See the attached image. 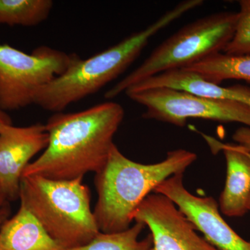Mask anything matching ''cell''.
Listing matches in <instances>:
<instances>
[{
  "label": "cell",
  "mask_w": 250,
  "mask_h": 250,
  "mask_svg": "<svg viewBox=\"0 0 250 250\" xmlns=\"http://www.w3.org/2000/svg\"><path fill=\"white\" fill-rule=\"evenodd\" d=\"M133 220L150 230V250H219L200 236L193 223L162 194L148 195L135 210Z\"/></svg>",
  "instance_id": "ba28073f"
},
{
  "label": "cell",
  "mask_w": 250,
  "mask_h": 250,
  "mask_svg": "<svg viewBox=\"0 0 250 250\" xmlns=\"http://www.w3.org/2000/svg\"><path fill=\"white\" fill-rule=\"evenodd\" d=\"M232 139L238 146L247 152H250V128L248 126H241L233 133Z\"/></svg>",
  "instance_id": "ac0fdd59"
},
{
  "label": "cell",
  "mask_w": 250,
  "mask_h": 250,
  "mask_svg": "<svg viewBox=\"0 0 250 250\" xmlns=\"http://www.w3.org/2000/svg\"><path fill=\"white\" fill-rule=\"evenodd\" d=\"M183 69L195 72L215 84L220 85L224 81L230 80H243L250 83L249 55H228L220 52Z\"/></svg>",
  "instance_id": "5bb4252c"
},
{
  "label": "cell",
  "mask_w": 250,
  "mask_h": 250,
  "mask_svg": "<svg viewBox=\"0 0 250 250\" xmlns=\"http://www.w3.org/2000/svg\"><path fill=\"white\" fill-rule=\"evenodd\" d=\"M145 227L143 223H136L119 232H100L88 244L66 250H150L153 246L150 233L142 241L138 240Z\"/></svg>",
  "instance_id": "2e32d148"
},
{
  "label": "cell",
  "mask_w": 250,
  "mask_h": 250,
  "mask_svg": "<svg viewBox=\"0 0 250 250\" xmlns=\"http://www.w3.org/2000/svg\"><path fill=\"white\" fill-rule=\"evenodd\" d=\"M0 250H65L21 204L14 216L0 227Z\"/></svg>",
  "instance_id": "4fadbf2b"
},
{
  "label": "cell",
  "mask_w": 250,
  "mask_h": 250,
  "mask_svg": "<svg viewBox=\"0 0 250 250\" xmlns=\"http://www.w3.org/2000/svg\"><path fill=\"white\" fill-rule=\"evenodd\" d=\"M249 153H250V152H249Z\"/></svg>",
  "instance_id": "7402d4cb"
},
{
  "label": "cell",
  "mask_w": 250,
  "mask_h": 250,
  "mask_svg": "<svg viewBox=\"0 0 250 250\" xmlns=\"http://www.w3.org/2000/svg\"><path fill=\"white\" fill-rule=\"evenodd\" d=\"M7 198L5 196L4 192L0 187V226L1 225L3 220H4L6 215V201Z\"/></svg>",
  "instance_id": "d6986e66"
},
{
  "label": "cell",
  "mask_w": 250,
  "mask_h": 250,
  "mask_svg": "<svg viewBox=\"0 0 250 250\" xmlns=\"http://www.w3.org/2000/svg\"><path fill=\"white\" fill-rule=\"evenodd\" d=\"M203 3L202 0L182 1L146 29L116 45L86 59L77 55L66 71L37 92L34 104L45 111L59 113L71 104L97 93L136 61L153 36Z\"/></svg>",
  "instance_id": "3957f363"
},
{
  "label": "cell",
  "mask_w": 250,
  "mask_h": 250,
  "mask_svg": "<svg viewBox=\"0 0 250 250\" xmlns=\"http://www.w3.org/2000/svg\"><path fill=\"white\" fill-rule=\"evenodd\" d=\"M124 117V108L113 102L76 113H54L45 125L47 147L26 167L22 177L72 180L98 173L108 160Z\"/></svg>",
  "instance_id": "6da1fadb"
},
{
  "label": "cell",
  "mask_w": 250,
  "mask_h": 250,
  "mask_svg": "<svg viewBox=\"0 0 250 250\" xmlns=\"http://www.w3.org/2000/svg\"><path fill=\"white\" fill-rule=\"evenodd\" d=\"M19 198L65 250L84 246L100 232L91 209L90 190L83 178L22 177Z\"/></svg>",
  "instance_id": "277c9868"
},
{
  "label": "cell",
  "mask_w": 250,
  "mask_h": 250,
  "mask_svg": "<svg viewBox=\"0 0 250 250\" xmlns=\"http://www.w3.org/2000/svg\"><path fill=\"white\" fill-rule=\"evenodd\" d=\"M12 125V120L6 111L0 108V130L5 125Z\"/></svg>",
  "instance_id": "ffe728a7"
},
{
  "label": "cell",
  "mask_w": 250,
  "mask_h": 250,
  "mask_svg": "<svg viewBox=\"0 0 250 250\" xmlns=\"http://www.w3.org/2000/svg\"><path fill=\"white\" fill-rule=\"evenodd\" d=\"M248 210H250V197L249 202H248Z\"/></svg>",
  "instance_id": "44dd1931"
},
{
  "label": "cell",
  "mask_w": 250,
  "mask_h": 250,
  "mask_svg": "<svg viewBox=\"0 0 250 250\" xmlns=\"http://www.w3.org/2000/svg\"><path fill=\"white\" fill-rule=\"evenodd\" d=\"M126 96L146 108L143 118L183 127L189 118L238 123L250 128V107L231 100L205 98L170 88L127 90Z\"/></svg>",
  "instance_id": "52a82bcc"
},
{
  "label": "cell",
  "mask_w": 250,
  "mask_h": 250,
  "mask_svg": "<svg viewBox=\"0 0 250 250\" xmlns=\"http://www.w3.org/2000/svg\"><path fill=\"white\" fill-rule=\"evenodd\" d=\"M238 4L236 30L223 52L228 55L250 56V0H240Z\"/></svg>",
  "instance_id": "e0dca14e"
},
{
  "label": "cell",
  "mask_w": 250,
  "mask_h": 250,
  "mask_svg": "<svg viewBox=\"0 0 250 250\" xmlns=\"http://www.w3.org/2000/svg\"><path fill=\"white\" fill-rule=\"evenodd\" d=\"M77 56L48 46L27 54L0 45V108L6 112L34 104L37 92L66 71Z\"/></svg>",
  "instance_id": "8992f818"
},
{
  "label": "cell",
  "mask_w": 250,
  "mask_h": 250,
  "mask_svg": "<svg viewBox=\"0 0 250 250\" xmlns=\"http://www.w3.org/2000/svg\"><path fill=\"white\" fill-rule=\"evenodd\" d=\"M238 12L216 13L197 20L166 39L134 71L104 94L111 100L143 81L182 69L223 52L234 34Z\"/></svg>",
  "instance_id": "5b68a950"
},
{
  "label": "cell",
  "mask_w": 250,
  "mask_h": 250,
  "mask_svg": "<svg viewBox=\"0 0 250 250\" xmlns=\"http://www.w3.org/2000/svg\"><path fill=\"white\" fill-rule=\"evenodd\" d=\"M213 152L223 151L227 178L220 197V209L229 217H241L248 211L250 197V154L238 145L224 144L203 135Z\"/></svg>",
  "instance_id": "8fae6325"
},
{
  "label": "cell",
  "mask_w": 250,
  "mask_h": 250,
  "mask_svg": "<svg viewBox=\"0 0 250 250\" xmlns=\"http://www.w3.org/2000/svg\"><path fill=\"white\" fill-rule=\"evenodd\" d=\"M184 173L174 174L154 188L175 204L204 238L219 250H250V241L240 236L223 218L211 197L192 195L184 187Z\"/></svg>",
  "instance_id": "9c48e42d"
},
{
  "label": "cell",
  "mask_w": 250,
  "mask_h": 250,
  "mask_svg": "<svg viewBox=\"0 0 250 250\" xmlns=\"http://www.w3.org/2000/svg\"><path fill=\"white\" fill-rule=\"evenodd\" d=\"M52 0H0V24L34 27L48 18Z\"/></svg>",
  "instance_id": "9a60e30c"
},
{
  "label": "cell",
  "mask_w": 250,
  "mask_h": 250,
  "mask_svg": "<svg viewBox=\"0 0 250 250\" xmlns=\"http://www.w3.org/2000/svg\"><path fill=\"white\" fill-rule=\"evenodd\" d=\"M47 144L48 134L41 123L5 125L0 130V187L7 200L19 198L24 169Z\"/></svg>",
  "instance_id": "30bf717a"
},
{
  "label": "cell",
  "mask_w": 250,
  "mask_h": 250,
  "mask_svg": "<svg viewBox=\"0 0 250 250\" xmlns=\"http://www.w3.org/2000/svg\"><path fill=\"white\" fill-rule=\"evenodd\" d=\"M196 159L195 153L179 149L167 153L161 162L140 164L113 145L106 164L95 177L98 201L93 214L100 232L129 228L135 210L146 197L166 179L184 173Z\"/></svg>",
  "instance_id": "7a4b0ae2"
},
{
  "label": "cell",
  "mask_w": 250,
  "mask_h": 250,
  "mask_svg": "<svg viewBox=\"0 0 250 250\" xmlns=\"http://www.w3.org/2000/svg\"><path fill=\"white\" fill-rule=\"evenodd\" d=\"M154 88L184 90L205 98L238 102L250 107V86L241 84L221 86L183 68L163 72L130 87L128 90Z\"/></svg>",
  "instance_id": "7c38bea8"
}]
</instances>
